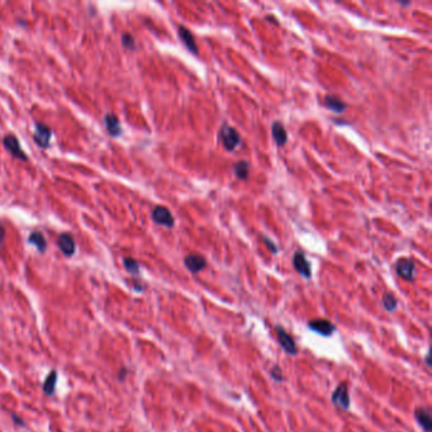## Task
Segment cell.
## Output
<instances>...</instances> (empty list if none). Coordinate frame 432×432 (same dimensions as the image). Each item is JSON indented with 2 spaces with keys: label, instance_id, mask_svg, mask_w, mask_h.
Masks as SVG:
<instances>
[{
  "label": "cell",
  "instance_id": "obj_1",
  "mask_svg": "<svg viewBox=\"0 0 432 432\" xmlns=\"http://www.w3.org/2000/svg\"><path fill=\"white\" fill-rule=\"evenodd\" d=\"M218 138L227 151H234L241 143V136L238 134V132L226 123L219 130Z\"/></svg>",
  "mask_w": 432,
  "mask_h": 432
},
{
  "label": "cell",
  "instance_id": "obj_2",
  "mask_svg": "<svg viewBox=\"0 0 432 432\" xmlns=\"http://www.w3.org/2000/svg\"><path fill=\"white\" fill-rule=\"evenodd\" d=\"M331 402L337 408L343 409V411H347L350 408V396L346 383H341V384L337 385V388L334 389V392L331 396Z\"/></svg>",
  "mask_w": 432,
  "mask_h": 432
},
{
  "label": "cell",
  "instance_id": "obj_3",
  "mask_svg": "<svg viewBox=\"0 0 432 432\" xmlns=\"http://www.w3.org/2000/svg\"><path fill=\"white\" fill-rule=\"evenodd\" d=\"M275 332L276 336H278L279 343L284 349V351L287 354H289V355H296L298 350H297V343L293 340V337L281 326H275Z\"/></svg>",
  "mask_w": 432,
  "mask_h": 432
},
{
  "label": "cell",
  "instance_id": "obj_4",
  "mask_svg": "<svg viewBox=\"0 0 432 432\" xmlns=\"http://www.w3.org/2000/svg\"><path fill=\"white\" fill-rule=\"evenodd\" d=\"M152 219H154L155 223L164 226V227H174L175 219L172 217L171 212L166 207H163V205H159V207H156L152 210Z\"/></svg>",
  "mask_w": 432,
  "mask_h": 432
},
{
  "label": "cell",
  "instance_id": "obj_5",
  "mask_svg": "<svg viewBox=\"0 0 432 432\" xmlns=\"http://www.w3.org/2000/svg\"><path fill=\"white\" fill-rule=\"evenodd\" d=\"M308 329L311 330V331L316 332V333L322 334V336H331L334 332L336 327L330 321L323 320V318H317V320L308 322Z\"/></svg>",
  "mask_w": 432,
  "mask_h": 432
},
{
  "label": "cell",
  "instance_id": "obj_6",
  "mask_svg": "<svg viewBox=\"0 0 432 432\" xmlns=\"http://www.w3.org/2000/svg\"><path fill=\"white\" fill-rule=\"evenodd\" d=\"M293 265H294V269L297 270V272L300 274L303 278L309 279L312 276L311 265L308 263L307 258H305V255L303 251L296 252V255H294L293 258Z\"/></svg>",
  "mask_w": 432,
  "mask_h": 432
},
{
  "label": "cell",
  "instance_id": "obj_7",
  "mask_svg": "<svg viewBox=\"0 0 432 432\" xmlns=\"http://www.w3.org/2000/svg\"><path fill=\"white\" fill-rule=\"evenodd\" d=\"M3 145L5 147V150L9 152L10 155H13L17 159H21V160H27V156L23 152V150L19 146L18 138L13 134H8V136L4 137Z\"/></svg>",
  "mask_w": 432,
  "mask_h": 432
},
{
  "label": "cell",
  "instance_id": "obj_8",
  "mask_svg": "<svg viewBox=\"0 0 432 432\" xmlns=\"http://www.w3.org/2000/svg\"><path fill=\"white\" fill-rule=\"evenodd\" d=\"M396 270H397V274L403 278L404 280H413V276H414V263L411 260V259H399L398 263L396 265Z\"/></svg>",
  "mask_w": 432,
  "mask_h": 432
},
{
  "label": "cell",
  "instance_id": "obj_9",
  "mask_svg": "<svg viewBox=\"0 0 432 432\" xmlns=\"http://www.w3.org/2000/svg\"><path fill=\"white\" fill-rule=\"evenodd\" d=\"M184 264H185V267H187L190 272H193V274H197V272L201 271V270L207 266V261H205V259L203 258L201 255H196V254L185 256V259H184Z\"/></svg>",
  "mask_w": 432,
  "mask_h": 432
},
{
  "label": "cell",
  "instance_id": "obj_10",
  "mask_svg": "<svg viewBox=\"0 0 432 432\" xmlns=\"http://www.w3.org/2000/svg\"><path fill=\"white\" fill-rule=\"evenodd\" d=\"M51 134H52V132H51V130L47 126L42 125V123H37L36 132L33 134V138H34V141H36V143L39 147L46 148L50 146Z\"/></svg>",
  "mask_w": 432,
  "mask_h": 432
},
{
  "label": "cell",
  "instance_id": "obj_11",
  "mask_svg": "<svg viewBox=\"0 0 432 432\" xmlns=\"http://www.w3.org/2000/svg\"><path fill=\"white\" fill-rule=\"evenodd\" d=\"M414 417L417 420L418 425L426 432H431L432 430V417L431 412L426 407H418L414 412Z\"/></svg>",
  "mask_w": 432,
  "mask_h": 432
},
{
  "label": "cell",
  "instance_id": "obj_12",
  "mask_svg": "<svg viewBox=\"0 0 432 432\" xmlns=\"http://www.w3.org/2000/svg\"><path fill=\"white\" fill-rule=\"evenodd\" d=\"M179 37H180V39L183 41L184 45H185V47H187L192 54L194 55L198 54V46H197L196 43V39H194L192 32H190L188 28H185L184 26H180V27H179Z\"/></svg>",
  "mask_w": 432,
  "mask_h": 432
},
{
  "label": "cell",
  "instance_id": "obj_13",
  "mask_svg": "<svg viewBox=\"0 0 432 432\" xmlns=\"http://www.w3.org/2000/svg\"><path fill=\"white\" fill-rule=\"evenodd\" d=\"M57 245H59L60 250L64 252L65 256H71L75 252V242L74 238L71 237V234L68 233H63L59 237L57 240Z\"/></svg>",
  "mask_w": 432,
  "mask_h": 432
},
{
  "label": "cell",
  "instance_id": "obj_14",
  "mask_svg": "<svg viewBox=\"0 0 432 432\" xmlns=\"http://www.w3.org/2000/svg\"><path fill=\"white\" fill-rule=\"evenodd\" d=\"M271 132H272V137H274V139L276 141V143H278L279 146H284L288 139L287 130H285L284 125L279 121L274 122L271 127Z\"/></svg>",
  "mask_w": 432,
  "mask_h": 432
},
{
  "label": "cell",
  "instance_id": "obj_15",
  "mask_svg": "<svg viewBox=\"0 0 432 432\" xmlns=\"http://www.w3.org/2000/svg\"><path fill=\"white\" fill-rule=\"evenodd\" d=\"M325 105L329 108L330 110L332 112H336V113H342L343 110L346 109V104L343 103L338 97H334V95H326L325 97Z\"/></svg>",
  "mask_w": 432,
  "mask_h": 432
},
{
  "label": "cell",
  "instance_id": "obj_16",
  "mask_svg": "<svg viewBox=\"0 0 432 432\" xmlns=\"http://www.w3.org/2000/svg\"><path fill=\"white\" fill-rule=\"evenodd\" d=\"M104 123H105V127H107L108 132H109L112 136L117 137L122 133V127L121 123H119L118 118L114 114H107L105 118H104Z\"/></svg>",
  "mask_w": 432,
  "mask_h": 432
},
{
  "label": "cell",
  "instance_id": "obj_17",
  "mask_svg": "<svg viewBox=\"0 0 432 432\" xmlns=\"http://www.w3.org/2000/svg\"><path fill=\"white\" fill-rule=\"evenodd\" d=\"M56 383H57V373L55 370H52V371L48 374L47 378H46L45 383H43V387H42L43 388L45 394H47V396H52V394L55 393Z\"/></svg>",
  "mask_w": 432,
  "mask_h": 432
},
{
  "label": "cell",
  "instance_id": "obj_18",
  "mask_svg": "<svg viewBox=\"0 0 432 432\" xmlns=\"http://www.w3.org/2000/svg\"><path fill=\"white\" fill-rule=\"evenodd\" d=\"M28 240H30V242L32 245L36 246L39 252H45L46 249H47V242H46L45 237H43L42 233H39V232H32Z\"/></svg>",
  "mask_w": 432,
  "mask_h": 432
},
{
  "label": "cell",
  "instance_id": "obj_19",
  "mask_svg": "<svg viewBox=\"0 0 432 432\" xmlns=\"http://www.w3.org/2000/svg\"><path fill=\"white\" fill-rule=\"evenodd\" d=\"M234 169V174L238 179L241 180H246L247 176H249V170H250V165L247 161H240V163H237L236 165L233 166Z\"/></svg>",
  "mask_w": 432,
  "mask_h": 432
},
{
  "label": "cell",
  "instance_id": "obj_20",
  "mask_svg": "<svg viewBox=\"0 0 432 432\" xmlns=\"http://www.w3.org/2000/svg\"><path fill=\"white\" fill-rule=\"evenodd\" d=\"M382 302H383V305H384V308L387 309L388 312L394 311V309L397 308V305H398V300H397V298L392 293H385L384 296H383Z\"/></svg>",
  "mask_w": 432,
  "mask_h": 432
},
{
  "label": "cell",
  "instance_id": "obj_21",
  "mask_svg": "<svg viewBox=\"0 0 432 432\" xmlns=\"http://www.w3.org/2000/svg\"><path fill=\"white\" fill-rule=\"evenodd\" d=\"M123 265H125L126 270L131 274H134V275L139 274V264L134 259L125 258L123 259Z\"/></svg>",
  "mask_w": 432,
  "mask_h": 432
},
{
  "label": "cell",
  "instance_id": "obj_22",
  "mask_svg": "<svg viewBox=\"0 0 432 432\" xmlns=\"http://www.w3.org/2000/svg\"><path fill=\"white\" fill-rule=\"evenodd\" d=\"M122 43H123L125 47L130 48V50H133V48L136 47V46H134L133 37L131 36L130 33H123V36H122Z\"/></svg>",
  "mask_w": 432,
  "mask_h": 432
},
{
  "label": "cell",
  "instance_id": "obj_23",
  "mask_svg": "<svg viewBox=\"0 0 432 432\" xmlns=\"http://www.w3.org/2000/svg\"><path fill=\"white\" fill-rule=\"evenodd\" d=\"M270 375L271 378L275 380V382H281L283 380V374H281V369L278 366V365H274L272 369L270 370Z\"/></svg>",
  "mask_w": 432,
  "mask_h": 432
},
{
  "label": "cell",
  "instance_id": "obj_24",
  "mask_svg": "<svg viewBox=\"0 0 432 432\" xmlns=\"http://www.w3.org/2000/svg\"><path fill=\"white\" fill-rule=\"evenodd\" d=\"M263 238H264V241H265V242H266L267 247H269V249L271 250L272 252H274V254H276V252H278V247H276V246L274 245V242H272V241H270L269 238H267V237H265V236H264Z\"/></svg>",
  "mask_w": 432,
  "mask_h": 432
},
{
  "label": "cell",
  "instance_id": "obj_25",
  "mask_svg": "<svg viewBox=\"0 0 432 432\" xmlns=\"http://www.w3.org/2000/svg\"><path fill=\"white\" fill-rule=\"evenodd\" d=\"M4 236H5V231H4V227L3 225L0 223V246L3 245V241H4Z\"/></svg>",
  "mask_w": 432,
  "mask_h": 432
},
{
  "label": "cell",
  "instance_id": "obj_26",
  "mask_svg": "<svg viewBox=\"0 0 432 432\" xmlns=\"http://www.w3.org/2000/svg\"><path fill=\"white\" fill-rule=\"evenodd\" d=\"M12 417L15 420V421H14L15 423H18V425H21V426H23V421H22L21 418H18V417H17V416H14V414H13Z\"/></svg>",
  "mask_w": 432,
  "mask_h": 432
},
{
  "label": "cell",
  "instance_id": "obj_27",
  "mask_svg": "<svg viewBox=\"0 0 432 432\" xmlns=\"http://www.w3.org/2000/svg\"><path fill=\"white\" fill-rule=\"evenodd\" d=\"M126 374H127V370H126V369H122L121 374H119V380H122V379L125 378Z\"/></svg>",
  "mask_w": 432,
  "mask_h": 432
}]
</instances>
